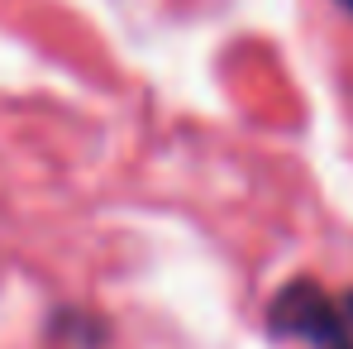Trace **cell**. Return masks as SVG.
<instances>
[{
	"mask_svg": "<svg viewBox=\"0 0 353 349\" xmlns=\"http://www.w3.org/2000/svg\"><path fill=\"white\" fill-rule=\"evenodd\" d=\"M268 326L287 340H305V345H320V349L349 345V321H344L339 301L315 278H296L277 292L272 306H268Z\"/></svg>",
	"mask_w": 353,
	"mask_h": 349,
	"instance_id": "obj_1",
	"label": "cell"
},
{
	"mask_svg": "<svg viewBox=\"0 0 353 349\" xmlns=\"http://www.w3.org/2000/svg\"><path fill=\"white\" fill-rule=\"evenodd\" d=\"M339 311H344V321H349V330H353V292L339 296Z\"/></svg>",
	"mask_w": 353,
	"mask_h": 349,
	"instance_id": "obj_2",
	"label": "cell"
},
{
	"mask_svg": "<svg viewBox=\"0 0 353 349\" xmlns=\"http://www.w3.org/2000/svg\"><path fill=\"white\" fill-rule=\"evenodd\" d=\"M339 5H344V10H349V15H353V0H339Z\"/></svg>",
	"mask_w": 353,
	"mask_h": 349,
	"instance_id": "obj_3",
	"label": "cell"
},
{
	"mask_svg": "<svg viewBox=\"0 0 353 349\" xmlns=\"http://www.w3.org/2000/svg\"><path fill=\"white\" fill-rule=\"evenodd\" d=\"M344 349H353V345H344Z\"/></svg>",
	"mask_w": 353,
	"mask_h": 349,
	"instance_id": "obj_4",
	"label": "cell"
}]
</instances>
